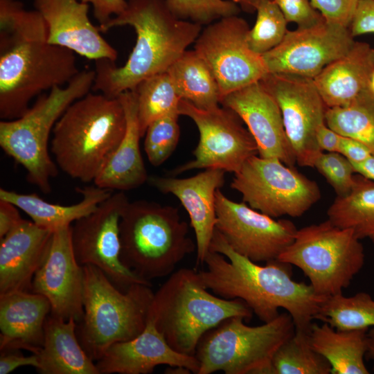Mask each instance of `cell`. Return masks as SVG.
<instances>
[{"mask_svg":"<svg viewBox=\"0 0 374 374\" xmlns=\"http://www.w3.org/2000/svg\"><path fill=\"white\" fill-rule=\"evenodd\" d=\"M178 110L152 121L145 134L144 150L153 166L164 163L176 149L180 136Z\"/></svg>","mask_w":374,"mask_h":374,"instance_id":"cell-37","label":"cell"},{"mask_svg":"<svg viewBox=\"0 0 374 374\" xmlns=\"http://www.w3.org/2000/svg\"><path fill=\"white\" fill-rule=\"evenodd\" d=\"M166 71L181 99L202 109H211L220 105L217 82L195 50L186 51Z\"/></svg>","mask_w":374,"mask_h":374,"instance_id":"cell-30","label":"cell"},{"mask_svg":"<svg viewBox=\"0 0 374 374\" xmlns=\"http://www.w3.org/2000/svg\"><path fill=\"white\" fill-rule=\"evenodd\" d=\"M341 135L329 127L326 123L317 130L316 139L320 149L329 152H339Z\"/></svg>","mask_w":374,"mask_h":374,"instance_id":"cell-47","label":"cell"},{"mask_svg":"<svg viewBox=\"0 0 374 374\" xmlns=\"http://www.w3.org/2000/svg\"><path fill=\"white\" fill-rule=\"evenodd\" d=\"M314 319L339 330H368L374 327V299L366 292L349 297L342 293L326 296Z\"/></svg>","mask_w":374,"mask_h":374,"instance_id":"cell-33","label":"cell"},{"mask_svg":"<svg viewBox=\"0 0 374 374\" xmlns=\"http://www.w3.org/2000/svg\"><path fill=\"white\" fill-rule=\"evenodd\" d=\"M127 7L106 24L100 32L123 26H132L136 34L135 45L125 63L117 66L107 58L95 60L92 88L116 98L134 90L143 80L165 72L195 43L202 26L176 17L166 0H127Z\"/></svg>","mask_w":374,"mask_h":374,"instance_id":"cell-3","label":"cell"},{"mask_svg":"<svg viewBox=\"0 0 374 374\" xmlns=\"http://www.w3.org/2000/svg\"><path fill=\"white\" fill-rule=\"evenodd\" d=\"M75 53L48 42L46 22L20 0H0V118L12 120L46 90L78 73Z\"/></svg>","mask_w":374,"mask_h":374,"instance_id":"cell-1","label":"cell"},{"mask_svg":"<svg viewBox=\"0 0 374 374\" xmlns=\"http://www.w3.org/2000/svg\"><path fill=\"white\" fill-rule=\"evenodd\" d=\"M287 22H294L298 28H307L319 22L323 17L310 0H274Z\"/></svg>","mask_w":374,"mask_h":374,"instance_id":"cell-40","label":"cell"},{"mask_svg":"<svg viewBox=\"0 0 374 374\" xmlns=\"http://www.w3.org/2000/svg\"><path fill=\"white\" fill-rule=\"evenodd\" d=\"M260 82L278 105L296 163L300 166L313 168L323 152L317 144L316 132L326 123L328 109L313 79L268 73Z\"/></svg>","mask_w":374,"mask_h":374,"instance_id":"cell-15","label":"cell"},{"mask_svg":"<svg viewBox=\"0 0 374 374\" xmlns=\"http://www.w3.org/2000/svg\"><path fill=\"white\" fill-rule=\"evenodd\" d=\"M128 203L123 191L112 193L94 211L72 226L73 248L78 262L98 267L122 291L134 284L152 286L121 260L120 223Z\"/></svg>","mask_w":374,"mask_h":374,"instance_id":"cell-14","label":"cell"},{"mask_svg":"<svg viewBox=\"0 0 374 374\" xmlns=\"http://www.w3.org/2000/svg\"><path fill=\"white\" fill-rule=\"evenodd\" d=\"M256 12V20L248 32L247 42L253 52L262 55L283 41L288 22L274 0L261 1Z\"/></svg>","mask_w":374,"mask_h":374,"instance_id":"cell-36","label":"cell"},{"mask_svg":"<svg viewBox=\"0 0 374 374\" xmlns=\"http://www.w3.org/2000/svg\"><path fill=\"white\" fill-rule=\"evenodd\" d=\"M207 290L199 271L182 268L171 274L154 294L149 317L180 353L195 356L204 334L227 318H252V310L242 300L225 299Z\"/></svg>","mask_w":374,"mask_h":374,"instance_id":"cell-5","label":"cell"},{"mask_svg":"<svg viewBox=\"0 0 374 374\" xmlns=\"http://www.w3.org/2000/svg\"><path fill=\"white\" fill-rule=\"evenodd\" d=\"M126 118V130L121 143L93 181L96 186L111 190L125 191L148 181L141 156L136 93L126 91L118 96Z\"/></svg>","mask_w":374,"mask_h":374,"instance_id":"cell-25","label":"cell"},{"mask_svg":"<svg viewBox=\"0 0 374 374\" xmlns=\"http://www.w3.org/2000/svg\"><path fill=\"white\" fill-rule=\"evenodd\" d=\"M178 18L208 25L222 17L238 15L240 8L229 0H166Z\"/></svg>","mask_w":374,"mask_h":374,"instance_id":"cell-38","label":"cell"},{"mask_svg":"<svg viewBox=\"0 0 374 374\" xmlns=\"http://www.w3.org/2000/svg\"><path fill=\"white\" fill-rule=\"evenodd\" d=\"M231 188L251 208L271 217H298L321 198L317 184L278 159L249 158L234 173Z\"/></svg>","mask_w":374,"mask_h":374,"instance_id":"cell-11","label":"cell"},{"mask_svg":"<svg viewBox=\"0 0 374 374\" xmlns=\"http://www.w3.org/2000/svg\"><path fill=\"white\" fill-rule=\"evenodd\" d=\"M220 105L231 109L247 125L258 146V155L278 159L294 166L296 163L285 133L276 100L258 81L222 98Z\"/></svg>","mask_w":374,"mask_h":374,"instance_id":"cell-19","label":"cell"},{"mask_svg":"<svg viewBox=\"0 0 374 374\" xmlns=\"http://www.w3.org/2000/svg\"><path fill=\"white\" fill-rule=\"evenodd\" d=\"M367 330H339L327 323H312L308 332L312 348L331 366V374H368L364 363Z\"/></svg>","mask_w":374,"mask_h":374,"instance_id":"cell-29","label":"cell"},{"mask_svg":"<svg viewBox=\"0 0 374 374\" xmlns=\"http://www.w3.org/2000/svg\"><path fill=\"white\" fill-rule=\"evenodd\" d=\"M51 304L44 296L28 291L0 294V350L25 349L37 354L44 339Z\"/></svg>","mask_w":374,"mask_h":374,"instance_id":"cell-24","label":"cell"},{"mask_svg":"<svg viewBox=\"0 0 374 374\" xmlns=\"http://www.w3.org/2000/svg\"><path fill=\"white\" fill-rule=\"evenodd\" d=\"M134 91L137 96L138 118L142 137L152 121L178 110L181 98L167 71L143 80Z\"/></svg>","mask_w":374,"mask_h":374,"instance_id":"cell-34","label":"cell"},{"mask_svg":"<svg viewBox=\"0 0 374 374\" xmlns=\"http://www.w3.org/2000/svg\"><path fill=\"white\" fill-rule=\"evenodd\" d=\"M368 88L374 93V71L371 75Z\"/></svg>","mask_w":374,"mask_h":374,"instance_id":"cell-52","label":"cell"},{"mask_svg":"<svg viewBox=\"0 0 374 374\" xmlns=\"http://www.w3.org/2000/svg\"><path fill=\"white\" fill-rule=\"evenodd\" d=\"M199 271L207 289L225 299L242 300L261 321L269 322L285 310L296 330L308 333L321 302L310 285L292 278L290 265L271 260L260 265L238 253L215 229Z\"/></svg>","mask_w":374,"mask_h":374,"instance_id":"cell-2","label":"cell"},{"mask_svg":"<svg viewBox=\"0 0 374 374\" xmlns=\"http://www.w3.org/2000/svg\"><path fill=\"white\" fill-rule=\"evenodd\" d=\"M359 240L351 230L327 219L298 229L278 260L299 268L318 295L329 296L342 293L362 268L365 255Z\"/></svg>","mask_w":374,"mask_h":374,"instance_id":"cell-10","label":"cell"},{"mask_svg":"<svg viewBox=\"0 0 374 374\" xmlns=\"http://www.w3.org/2000/svg\"><path fill=\"white\" fill-rule=\"evenodd\" d=\"M374 71V48L355 42L343 56L327 65L314 79L328 108L347 105L368 88Z\"/></svg>","mask_w":374,"mask_h":374,"instance_id":"cell-26","label":"cell"},{"mask_svg":"<svg viewBox=\"0 0 374 374\" xmlns=\"http://www.w3.org/2000/svg\"><path fill=\"white\" fill-rule=\"evenodd\" d=\"M349 30L352 37L374 33V0H359Z\"/></svg>","mask_w":374,"mask_h":374,"instance_id":"cell-42","label":"cell"},{"mask_svg":"<svg viewBox=\"0 0 374 374\" xmlns=\"http://www.w3.org/2000/svg\"><path fill=\"white\" fill-rule=\"evenodd\" d=\"M33 292L45 296L53 317L79 323L84 314L83 268L74 253L72 226L53 231L44 260L32 281Z\"/></svg>","mask_w":374,"mask_h":374,"instance_id":"cell-18","label":"cell"},{"mask_svg":"<svg viewBox=\"0 0 374 374\" xmlns=\"http://www.w3.org/2000/svg\"><path fill=\"white\" fill-rule=\"evenodd\" d=\"M96 365L99 374H148L160 365L184 366L196 374L199 369L195 356L174 350L150 317L139 335L112 344Z\"/></svg>","mask_w":374,"mask_h":374,"instance_id":"cell-22","label":"cell"},{"mask_svg":"<svg viewBox=\"0 0 374 374\" xmlns=\"http://www.w3.org/2000/svg\"><path fill=\"white\" fill-rule=\"evenodd\" d=\"M354 43L349 28L323 18L310 27L287 30L283 41L262 56L269 73L314 79Z\"/></svg>","mask_w":374,"mask_h":374,"instance_id":"cell-17","label":"cell"},{"mask_svg":"<svg viewBox=\"0 0 374 374\" xmlns=\"http://www.w3.org/2000/svg\"><path fill=\"white\" fill-rule=\"evenodd\" d=\"M335 226L351 230L359 240L374 236V181L355 175L349 193L337 196L327 211Z\"/></svg>","mask_w":374,"mask_h":374,"instance_id":"cell-31","label":"cell"},{"mask_svg":"<svg viewBox=\"0 0 374 374\" xmlns=\"http://www.w3.org/2000/svg\"><path fill=\"white\" fill-rule=\"evenodd\" d=\"M120 238L123 264L150 282L171 274L197 248L177 208L147 200L129 202L121 217Z\"/></svg>","mask_w":374,"mask_h":374,"instance_id":"cell-8","label":"cell"},{"mask_svg":"<svg viewBox=\"0 0 374 374\" xmlns=\"http://www.w3.org/2000/svg\"><path fill=\"white\" fill-rule=\"evenodd\" d=\"M39 364V357L37 354L24 356L15 353L14 350L1 352L0 374H8L21 366H30L37 368Z\"/></svg>","mask_w":374,"mask_h":374,"instance_id":"cell-44","label":"cell"},{"mask_svg":"<svg viewBox=\"0 0 374 374\" xmlns=\"http://www.w3.org/2000/svg\"><path fill=\"white\" fill-rule=\"evenodd\" d=\"M91 4L93 15L99 23V26L106 24L113 17L123 12L127 7L125 0H80Z\"/></svg>","mask_w":374,"mask_h":374,"instance_id":"cell-43","label":"cell"},{"mask_svg":"<svg viewBox=\"0 0 374 374\" xmlns=\"http://www.w3.org/2000/svg\"><path fill=\"white\" fill-rule=\"evenodd\" d=\"M82 199L72 205L50 203L36 193L22 194L0 188V199L9 202L25 212L37 226L53 231L71 225L72 222L88 215L108 198L112 191L94 186L78 188Z\"/></svg>","mask_w":374,"mask_h":374,"instance_id":"cell-28","label":"cell"},{"mask_svg":"<svg viewBox=\"0 0 374 374\" xmlns=\"http://www.w3.org/2000/svg\"><path fill=\"white\" fill-rule=\"evenodd\" d=\"M78 323L73 318L64 320L51 315L44 325V344L37 354L42 374H99L93 360L78 339Z\"/></svg>","mask_w":374,"mask_h":374,"instance_id":"cell-27","label":"cell"},{"mask_svg":"<svg viewBox=\"0 0 374 374\" xmlns=\"http://www.w3.org/2000/svg\"><path fill=\"white\" fill-rule=\"evenodd\" d=\"M249 29L243 18L228 16L206 25L195 42L194 50L217 82L220 100L269 73L262 56L247 44Z\"/></svg>","mask_w":374,"mask_h":374,"instance_id":"cell-13","label":"cell"},{"mask_svg":"<svg viewBox=\"0 0 374 374\" xmlns=\"http://www.w3.org/2000/svg\"><path fill=\"white\" fill-rule=\"evenodd\" d=\"M34 6L46 22L49 44L94 61L116 60L117 51L89 19V4L80 0H34Z\"/></svg>","mask_w":374,"mask_h":374,"instance_id":"cell-21","label":"cell"},{"mask_svg":"<svg viewBox=\"0 0 374 374\" xmlns=\"http://www.w3.org/2000/svg\"><path fill=\"white\" fill-rule=\"evenodd\" d=\"M82 268L84 314L76 332L87 354L98 361L112 344L133 339L144 330L154 293L144 284L122 291L98 267Z\"/></svg>","mask_w":374,"mask_h":374,"instance_id":"cell-7","label":"cell"},{"mask_svg":"<svg viewBox=\"0 0 374 374\" xmlns=\"http://www.w3.org/2000/svg\"><path fill=\"white\" fill-rule=\"evenodd\" d=\"M326 124L365 144L374 154V93L367 88L346 105L328 108Z\"/></svg>","mask_w":374,"mask_h":374,"instance_id":"cell-32","label":"cell"},{"mask_svg":"<svg viewBox=\"0 0 374 374\" xmlns=\"http://www.w3.org/2000/svg\"><path fill=\"white\" fill-rule=\"evenodd\" d=\"M244 321L242 317H231L204 334L195 354L198 374H271L274 353L295 333L291 315L283 312L257 326Z\"/></svg>","mask_w":374,"mask_h":374,"instance_id":"cell-9","label":"cell"},{"mask_svg":"<svg viewBox=\"0 0 374 374\" xmlns=\"http://www.w3.org/2000/svg\"><path fill=\"white\" fill-rule=\"evenodd\" d=\"M368 350L366 356L374 362V327L367 332Z\"/></svg>","mask_w":374,"mask_h":374,"instance_id":"cell-50","label":"cell"},{"mask_svg":"<svg viewBox=\"0 0 374 374\" xmlns=\"http://www.w3.org/2000/svg\"><path fill=\"white\" fill-rule=\"evenodd\" d=\"M236 3L240 9L248 12L256 10L258 4L264 0H229Z\"/></svg>","mask_w":374,"mask_h":374,"instance_id":"cell-49","label":"cell"},{"mask_svg":"<svg viewBox=\"0 0 374 374\" xmlns=\"http://www.w3.org/2000/svg\"><path fill=\"white\" fill-rule=\"evenodd\" d=\"M313 168L323 175L337 196L350 193L355 181V172L351 162L339 152H322Z\"/></svg>","mask_w":374,"mask_h":374,"instance_id":"cell-39","label":"cell"},{"mask_svg":"<svg viewBox=\"0 0 374 374\" xmlns=\"http://www.w3.org/2000/svg\"><path fill=\"white\" fill-rule=\"evenodd\" d=\"M53 231L22 219L0 242V294L31 290Z\"/></svg>","mask_w":374,"mask_h":374,"instance_id":"cell-23","label":"cell"},{"mask_svg":"<svg viewBox=\"0 0 374 374\" xmlns=\"http://www.w3.org/2000/svg\"><path fill=\"white\" fill-rule=\"evenodd\" d=\"M165 373L189 374L193 373L190 369L184 366H169L166 369Z\"/></svg>","mask_w":374,"mask_h":374,"instance_id":"cell-51","label":"cell"},{"mask_svg":"<svg viewBox=\"0 0 374 374\" xmlns=\"http://www.w3.org/2000/svg\"><path fill=\"white\" fill-rule=\"evenodd\" d=\"M339 152L351 163L362 162L373 154L361 141L344 136H341L340 139Z\"/></svg>","mask_w":374,"mask_h":374,"instance_id":"cell-45","label":"cell"},{"mask_svg":"<svg viewBox=\"0 0 374 374\" xmlns=\"http://www.w3.org/2000/svg\"><path fill=\"white\" fill-rule=\"evenodd\" d=\"M178 112L193 121L199 132V140L193 151L194 159L172 170L169 172L171 176L202 168L235 173L249 158L258 154L254 138L231 109L219 105L202 109L181 99Z\"/></svg>","mask_w":374,"mask_h":374,"instance_id":"cell-12","label":"cell"},{"mask_svg":"<svg viewBox=\"0 0 374 374\" xmlns=\"http://www.w3.org/2000/svg\"><path fill=\"white\" fill-rule=\"evenodd\" d=\"M371 239L373 240V242L374 243V236L373 238H371Z\"/></svg>","mask_w":374,"mask_h":374,"instance_id":"cell-53","label":"cell"},{"mask_svg":"<svg viewBox=\"0 0 374 374\" xmlns=\"http://www.w3.org/2000/svg\"><path fill=\"white\" fill-rule=\"evenodd\" d=\"M225 171L207 168L187 178L150 176L148 182L164 194H172L188 212L196 240L197 264H204L215 229V193L224 185Z\"/></svg>","mask_w":374,"mask_h":374,"instance_id":"cell-20","label":"cell"},{"mask_svg":"<svg viewBox=\"0 0 374 374\" xmlns=\"http://www.w3.org/2000/svg\"><path fill=\"white\" fill-rule=\"evenodd\" d=\"M329 362L310 346L308 333L295 330L276 351L271 374H330Z\"/></svg>","mask_w":374,"mask_h":374,"instance_id":"cell-35","label":"cell"},{"mask_svg":"<svg viewBox=\"0 0 374 374\" xmlns=\"http://www.w3.org/2000/svg\"><path fill=\"white\" fill-rule=\"evenodd\" d=\"M329 22L349 28L359 0H310Z\"/></svg>","mask_w":374,"mask_h":374,"instance_id":"cell-41","label":"cell"},{"mask_svg":"<svg viewBox=\"0 0 374 374\" xmlns=\"http://www.w3.org/2000/svg\"><path fill=\"white\" fill-rule=\"evenodd\" d=\"M95 76V70L80 71L67 84L38 96L21 116L0 121L1 149L24 167L28 182L45 194L51 192V179L58 173L48 152L51 134L68 107L92 90Z\"/></svg>","mask_w":374,"mask_h":374,"instance_id":"cell-6","label":"cell"},{"mask_svg":"<svg viewBox=\"0 0 374 374\" xmlns=\"http://www.w3.org/2000/svg\"><path fill=\"white\" fill-rule=\"evenodd\" d=\"M215 210V229L235 251L257 263L278 260L298 230L288 220H275L244 202L231 200L220 189Z\"/></svg>","mask_w":374,"mask_h":374,"instance_id":"cell-16","label":"cell"},{"mask_svg":"<svg viewBox=\"0 0 374 374\" xmlns=\"http://www.w3.org/2000/svg\"><path fill=\"white\" fill-rule=\"evenodd\" d=\"M13 204L0 199V239L16 226L23 219Z\"/></svg>","mask_w":374,"mask_h":374,"instance_id":"cell-46","label":"cell"},{"mask_svg":"<svg viewBox=\"0 0 374 374\" xmlns=\"http://www.w3.org/2000/svg\"><path fill=\"white\" fill-rule=\"evenodd\" d=\"M357 174L374 181V154L359 163H351Z\"/></svg>","mask_w":374,"mask_h":374,"instance_id":"cell-48","label":"cell"},{"mask_svg":"<svg viewBox=\"0 0 374 374\" xmlns=\"http://www.w3.org/2000/svg\"><path fill=\"white\" fill-rule=\"evenodd\" d=\"M126 130L116 98L91 91L71 103L55 123L50 150L57 167L73 179L94 181Z\"/></svg>","mask_w":374,"mask_h":374,"instance_id":"cell-4","label":"cell"}]
</instances>
